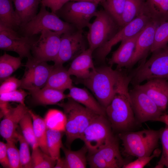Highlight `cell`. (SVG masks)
Wrapping results in <instances>:
<instances>
[{
  "instance_id": "obj_1",
  "label": "cell",
  "mask_w": 168,
  "mask_h": 168,
  "mask_svg": "<svg viewBox=\"0 0 168 168\" xmlns=\"http://www.w3.org/2000/svg\"><path fill=\"white\" fill-rule=\"evenodd\" d=\"M131 80L130 77L121 71L106 66L95 68L82 81L105 109L116 94L129 95L128 86Z\"/></svg>"
},
{
  "instance_id": "obj_2",
  "label": "cell",
  "mask_w": 168,
  "mask_h": 168,
  "mask_svg": "<svg viewBox=\"0 0 168 168\" xmlns=\"http://www.w3.org/2000/svg\"><path fill=\"white\" fill-rule=\"evenodd\" d=\"M57 105L63 108L66 118V145L70 148L75 140H81L84 131L98 114L71 98Z\"/></svg>"
},
{
  "instance_id": "obj_3",
  "label": "cell",
  "mask_w": 168,
  "mask_h": 168,
  "mask_svg": "<svg viewBox=\"0 0 168 168\" xmlns=\"http://www.w3.org/2000/svg\"><path fill=\"white\" fill-rule=\"evenodd\" d=\"M161 129H146L119 134L124 151L127 154L139 157L149 156L157 147Z\"/></svg>"
},
{
  "instance_id": "obj_4",
  "label": "cell",
  "mask_w": 168,
  "mask_h": 168,
  "mask_svg": "<svg viewBox=\"0 0 168 168\" xmlns=\"http://www.w3.org/2000/svg\"><path fill=\"white\" fill-rule=\"evenodd\" d=\"M152 53L149 59H143L133 74L130 82L134 86L155 78L168 80V45Z\"/></svg>"
},
{
  "instance_id": "obj_5",
  "label": "cell",
  "mask_w": 168,
  "mask_h": 168,
  "mask_svg": "<svg viewBox=\"0 0 168 168\" xmlns=\"http://www.w3.org/2000/svg\"><path fill=\"white\" fill-rule=\"evenodd\" d=\"M95 17L88 27L87 36L89 48L93 51L110 40L121 29L104 9L97 11Z\"/></svg>"
},
{
  "instance_id": "obj_6",
  "label": "cell",
  "mask_w": 168,
  "mask_h": 168,
  "mask_svg": "<svg viewBox=\"0 0 168 168\" xmlns=\"http://www.w3.org/2000/svg\"><path fill=\"white\" fill-rule=\"evenodd\" d=\"M105 112L111 127L115 129L126 130L134 123V113L129 95L116 94Z\"/></svg>"
},
{
  "instance_id": "obj_7",
  "label": "cell",
  "mask_w": 168,
  "mask_h": 168,
  "mask_svg": "<svg viewBox=\"0 0 168 168\" xmlns=\"http://www.w3.org/2000/svg\"><path fill=\"white\" fill-rule=\"evenodd\" d=\"M21 27L25 36L29 37L40 33L44 29L63 34L77 29L72 25L62 20L56 13L49 12L42 5L39 13Z\"/></svg>"
},
{
  "instance_id": "obj_8",
  "label": "cell",
  "mask_w": 168,
  "mask_h": 168,
  "mask_svg": "<svg viewBox=\"0 0 168 168\" xmlns=\"http://www.w3.org/2000/svg\"><path fill=\"white\" fill-rule=\"evenodd\" d=\"M98 5L87 2L69 1L56 14L77 30H83L88 27L91 19L95 17Z\"/></svg>"
},
{
  "instance_id": "obj_9",
  "label": "cell",
  "mask_w": 168,
  "mask_h": 168,
  "mask_svg": "<svg viewBox=\"0 0 168 168\" xmlns=\"http://www.w3.org/2000/svg\"><path fill=\"white\" fill-rule=\"evenodd\" d=\"M107 119L106 116L98 115L83 133L81 140L84 142L88 153L98 150L114 138Z\"/></svg>"
},
{
  "instance_id": "obj_10",
  "label": "cell",
  "mask_w": 168,
  "mask_h": 168,
  "mask_svg": "<svg viewBox=\"0 0 168 168\" xmlns=\"http://www.w3.org/2000/svg\"><path fill=\"white\" fill-rule=\"evenodd\" d=\"M39 39L34 41L31 50L33 58L41 62L53 61L59 51L62 32L44 29Z\"/></svg>"
},
{
  "instance_id": "obj_11",
  "label": "cell",
  "mask_w": 168,
  "mask_h": 168,
  "mask_svg": "<svg viewBox=\"0 0 168 168\" xmlns=\"http://www.w3.org/2000/svg\"><path fill=\"white\" fill-rule=\"evenodd\" d=\"M129 93L134 114L139 122L155 121L163 114V112L137 85Z\"/></svg>"
},
{
  "instance_id": "obj_12",
  "label": "cell",
  "mask_w": 168,
  "mask_h": 168,
  "mask_svg": "<svg viewBox=\"0 0 168 168\" xmlns=\"http://www.w3.org/2000/svg\"><path fill=\"white\" fill-rule=\"evenodd\" d=\"M21 80L20 88L30 90L43 88L46 85L53 65L47 62L38 61L33 58L28 59Z\"/></svg>"
},
{
  "instance_id": "obj_13",
  "label": "cell",
  "mask_w": 168,
  "mask_h": 168,
  "mask_svg": "<svg viewBox=\"0 0 168 168\" xmlns=\"http://www.w3.org/2000/svg\"><path fill=\"white\" fill-rule=\"evenodd\" d=\"M87 161L91 168H119L124 165L114 138L98 150L88 153Z\"/></svg>"
},
{
  "instance_id": "obj_14",
  "label": "cell",
  "mask_w": 168,
  "mask_h": 168,
  "mask_svg": "<svg viewBox=\"0 0 168 168\" xmlns=\"http://www.w3.org/2000/svg\"><path fill=\"white\" fill-rule=\"evenodd\" d=\"M83 31L76 29L62 34L58 54L54 61V65H63L87 49Z\"/></svg>"
},
{
  "instance_id": "obj_15",
  "label": "cell",
  "mask_w": 168,
  "mask_h": 168,
  "mask_svg": "<svg viewBox=\"0 0 168 168\" xmlns=\"http://www.w3.org/2000/svg\"><path fill=\"white\" fill-rule=\"evenodd\" d=\"M150 21L148 17L143 14L136 17L122 28L110 40L96 49V57L99 60L104 61L114 46L140 32Z\"/></svg>"
},
{
  "instance_id": "obj_16",
  "label": "cell",
  "mask_w": 168,
  "mask_h": 168,
  "mask_svg": "<svg viewBox=\"0 0 168 168\" xmlns=\"http://www.w3.org/2000/svg\"><path fill=\"white\" fill-rule=\"evenodd\" d=\"M34 41L27 36H22L14 30L0 25V48L16 53L21 58H32L31 50Z\"/></svg>"
},
{
  "instance_id": "obj_17",
  "label": "cell",
  "mask_w": 168,
  "mask_h": 168,
  "mask_svg": "<svg viewBox=\"0 0 168 168\" xmlns=\"http://www.w3.org/2000/svg\"><path fill=\"white\" fill-rule=\"evenodd\" d=\"M29 110L25 105L21 104L14 108L9 106L0 124V135L6 141H12L15 143L18 141V125Z\"/></svg>"
},
{
  "instance_id": "obj_18",
  "label": "cell",
  "mask_w": 168,
  "mask_h": 168,
  "mask_svg": "<svg viewBox=\"0 0 168 168\" xmlns=\"http://www.w3.org/2000/svg\"><path fill=\"white\" fill-rule=\"evenodd\" d=\"M160 24L150 21L146 25L137 40L133 55L127 68L131 67L145 58L150 51L156 29Z\"/></svg>"
},
{
  "instance_id": "obj_19",
  "label": "cell",
  "mask_w": 168,
  "mask_h": 168,
  "mask_svg": "<svg viewBox=\"0 0 168 168\" xmlns=\"http://www.w3.org/2000/svg\"><path fill=\"white\" fill-rule=\"evenodd\" d=\"M163 111L168 105V80L155 78L142 85H137Z\"/></svg>"
},
{
  "instance_id": "obj_20",
  "label": "cell",
  "mask_w": 168,
  "mask_h": 168,
  "mask_svg": "<svg viewBox=\"0 0 168 168\" xmlns=\"http://www.w3.org/2000/svg\"><path fill=\"white\" fill-rule=\"evenodd\" d=\"M93 52L89 48L74 58L68 69L69 74L81 80L87 78L95 68L92 59Z\"/></svg>"
},
{
  "instance_id": "obj_21",
  "label": "cell",
  "mask_w": 168,
  "mask_h": 168,
  "mask_svg": "<svg viewBox=\"0 0 168 168\" xmlns=\"http://www.w3.org/2000/svg\"><path fill=\"white\" fill-rule=\"evenodd\" d=\"M142 30L121 42L119 47L113 53L109 60V63L110 65L116 64L118 68L127 67L133 55L137 40Z\"/></svg>"
},
{
  "instance_id": "obj_22",
  "label": "cell",
  "mask_w": 168,
  "mask_h": 168,
  "mask_svg": "<svg viewBox=\"0 0 168 168\" xmlns=\"http://www.w3.org/2000/svg\"><path fill=\"white\" fill-rule=\"evenodd\" d=\"M69 90L68 98H71L98 114L106 116L105 109L87 89L73 86Z\"/></svg>"
},
{
  "instance_id": "obj_23",
  "label": "cell",
  "mask_w": 168,
  "mask_h": 168,
  "mask_svg": "<svg viewBox=\"0 0 168 168\" xmlns=\"http://www.w3.org/2000/svg\"><path fill=\"white\" fill-rule=\"evenodd\" d=\"M68 69L63 65H53L47 83L44 87L49 88L64 92L72 86V80Z\"/></svg>"
},
{
  "instance_id": "obj_24",
  "label": "cell",
  "mask_w": 168,
  "mask_h": 168,
  "mask_svg": "<svg viewBox=\"0 0 168 168\" xmlns=\"http://www.w3.org/2000/svg\"><path fill=\"white\" fill-rule=\"evenodd\" d=\"M29 91L33 102L38 105L57 104L68 98L67 95L64 92L49 88L43 87Z\"/></svg>"
},
{
  "instance_id": "obj_25",
  "label": "cell",
  "mask_w": 168,
  "mask_h": 168,
  "mask_svg": "<svg viewBox=\"0 0 168 168\" xmlns=\"http://www.w3.org/2000/svg\"><path fill=\"white\" fill-rule=\"evenodd\" d=\"M142 14L159 24L168 21V0H145Z\"/></svg>"
},
{
  "instance_id": "obj_26",
  "label": "cell",
  "mask_w": 168,
  "mask_h": 168,
  "mask_svg": "<svg viewBox=\"0 0 168 168\" xmlns=\"http://www.w3.org/2000/svg\"><path fill=\"white\" fill-rule=\"evenodd\" d=\"M15 11L22 26L31 20L37 14L40 0H12Z\"/></svg>"
},
{
  "instance_id": "obj_27",
  "label": "cell",
  "mask_w": 168,
  "mask_h": 168,
  "mask_svg": "<svg viewBox=\"0 0 168 168\" xmlns=\"http://www.w3.org/2000/svg\"><path fill=\"white\" fill-rule=\"evenodd\" d=\"M0 25L14 30L21 23L14 10L12 0H0Z\"/></svg>"
},
{
  "instance_id": "obj_28",
  "label": "cell",
  "mask_w": 168,
  "mask_h": 168,
  "mask_svg": "<svg viewBox=\"0 0 168 168\" xmlns=\"http://www.w3.org/2000/svg\"><path fill=\"white\" fill-rule=\"evenodd\" d=\"M62 149L65 155L66 168H85L87 161L86 153L88 150L84 145L81 148L73 151L63 146Z\"/></svg>"
},
{
  "instance_id": "obj_29",
  "label": "cell",
  "mask_w": 168,
  "mask_h": 168,
  "mask_svg": "<svg viewBox=\"0 0 168 168\" xmlns=\"http://www.w3.org/2000/svg\"><path fill=\"white\" fill-rule=\"evenodd\" d=\"M29 112L32 118L35 135L39 147L44 152L49 155L47 143L48 128L44 119L31 110H29Z\"/></svg>"
},
{
  "instance_id": "obj_30",
  "label": "cell",
  "mask_w": 168,
  "mask_h": 168,
  "mask_svg": "<svg viewBox=\"0 0 168 168\" xmlns=\"http://www.w3.org/2000/svg\"><path fill=\"white\" fill-rule=\"evenodd\" d=\"M21 58L5 53L0 57V80L2 82L10 77L21 65Z\"/></svg>"
},
{
  "instance_id": "obj_31",
  "label": "cell",
  "mask_w": 168,
  "mask_h": 168,
  "mask_svg": "<svg viewBox=\"0 0 168 168\" xmlns=\"http://www.w3.org/2000/svg\"><path fill=\"white\" fill-rule=\"evenodd\" d=\"M144 2L145 0H126L120 25L121 28L142 14Z\"/></svg>"
},
{
  "instance_id": "obj_32",
  "label": "cell",
  "mask_w": 168,
  "mask_h": 168,
  "mask_svg": "<svg viewBox=\"0 0 168 168\" xmlns=\"http://www.w3.org/2000/svg\"><path fill=\"white\" fill-rule=\"evenodd\" d=\"M44 119L48 129L65 132L66 118L64 112L57 109H49Z\"/></svg>"
},
{
  "instance_id": "obj_33",
  "label": "cell",
  "mask_w": 168,
  "mask_h": 168,
  "mask_svg": "<svg viewBox=\"0 0 168 168\" xmlns=\"http://www.w3.org/2000/svg\"><path fill=\"white\" fill-rule=\"evenodd\" d=\"M64 132L48 129L47 143L49 155L55 160L60 157V150L63 145L62 138Z\"/></svg>"
},
{
  "instance_id": "obj_34",
  "label": "cell",
  "mask_w": 168,
  "mask_h": 168,
  "mask_svg": "<svg viewBox=\"0 0 168 168\" xmlns=\"http://www.w3.org/2000/svg\"><path fill=\"white\" fill-rule=\"evenodd\" d=\"M32 150L31 157L32 168H54L57 160L44 152L39 147Z\"/></svg>"
},
{
  "instance_id": "obj_35",
  "label": "cell",
  "mask_w": 168,
  "mask_h": 168,
  "mask_svg": "<svg viewBox=\"0 0 168 168\" xmlns=\"http://www.w3.org/2000/svg\"><path fill=\"white\" fill-rule=\"evenodd\" d=\"M19 124L22 135L32 149L39 147L35 135L32 118L29 111L21 119Z\"/></svg>"
},
{
  "instance_id": "obj_36",
  "label": "cell",
  "mask_w": 168,
  "mask_h": 168,
  "mask_svg": "<svg viewBox=\"0 0 168 168\" xmlns=\"http://www.w3.org/2000/svg\"><path fill=\"white\" fill-rule=\"evenodd\" d=\"M126 1V0H103L100 3L104 9L116 21L120 26Z\"/></svg>"
},
{
  "instance_id": "obj_37",
  "label": "cell",
  "mask_w": 168,
  "mask_h": 168,
  "mask_svg": "<svg viewBox=\"0 0 168 168\" xmlns=\"http://www.w3.org/2000/svg\"><path fill=\"white\" fill-rule=\"evenodd\" d=\"M168 45V21L161 23L156 29L152 52Z\"/></svg>"
},
{
  "instance_id": "obj_38",
  "label": "cell",
  "mask_w": 168,
  "mask_h": 168,
  "mask_svg": "<svg viewBox=\"0 0 168 168\" xmlns=\"http://www.w3.org/2000/svg\"><path fill=\"white\" fill-rule=\"evenodd\" d=\"M18 141L20 143L19 150L21 168H32L31 157L29 143L25 139L22 133L17 130Z\"/></svg>"
},
{
  "instance_id": "obj_39",
  "label": "cell",
  "mask_w": 168,
  "mask_h": 168,
  "mask_svg": "<svg viewBox=\"0 0 168 168\" xmlns=\"http://www.w3.org/2000/svg\"><path fill=\"white\" fill-rule=\"evenodd\" d=\"M160 139L162 147V155L155 168H161L165 166L168 168V126L166 125L165 128L161 129Z\"/></svg>"
},
{
  "instance_id": "obj_40",
  "label": "cell",
  "mask_w": 168,
  "mask_h": 168,
  "mask_svg": "<svg viewBox=\"0 0 168 168\" xmlns=\"http://www.w3.org/2000/svg\"><path fill=\"white\" fill-rule=\"evenodd\" d=\"M27 94L22 89H17L11 92L0 94V101L6 103L15 102L25 105V100Z\"/></svg>"
},
{
  "instance_id": "obj_41",
  "label": "cell",
  "mask_w": 168,
  "mask_h": 168,
  "mask_svg": "<svg viewBox=\"0 0 168 168\" xmlns=\"http://www.w3.org/2000/svg\"><path fill=\"white\" fill-rule=\"evenodd\" d=\"M12 141H7V154L11 168H21L19 150Z\"/></svg>"
},
{
  "instance_id": "obj_42",
  "label": "cell",
  "mask_w": 168,
  "mask_h": 168,
  "mask_svg": "<svg viewBox=\"0 0 168 168\" xmlns=\"http://www.w3.org/2000/svg\"><path fill=\"white\" fill-rule=\"evenodd\" d=\"M161 153V150L156 148L153 152V154L149 156H143L138 157L135 161L124 164V168H142L147 164L153 158L158 157Z\"/></svg>"
},
{
  "instance_id": "obj_43",
  "label": "cell",
  "mask_w": 168,
  "mask_h": 168,
  "mask_svg": "<svg viewBox=\"0 0 168 168\" xmlns=\"http://www.w3.org/2000/svg\"><path fill=\"white\" fill-rule=\"evenodd\" d=\"M21 80L10 77L3 81L0 86V94L14 91L20 88Z\"/></svg>"
},
{
  "instance_id": "obj_44",
  "label": "cell",
  "mask_w": 168,
  "mask_h": 168,
  "mask_svg": "<svg viewBox=\"0 0 168 168\" xmlns=\"http://www.w3.org/2000/svg\"><path fill=\"white\" fill-rule=\"evenodd\" d=\"M71 0H41V5L49 8L51 12L56 13L62 7Z\"/></svg>"
},
{
  "instance_id": "obj_45",
  "label": "cell",
  "mask_w": 168,
  "mask_h": 168,
  "mask_svg": "<svg viewBox=\"0 0 168 168\" xmlns=\"http://www.w3.org/2000/svg\"><path fill=\"white\" fill-rule=\"evenodd\" d=\"M0 163L4 168H11L6 143L0 142Z\"/></svg>"
},
{
  "instance_id": "obj_46",
  "label": "cell",
  "mask_w": 168,
  "mask_h": 168,
  "mask_svg": "<svg viewBox=\"0 0 168 168\" xmlns=\"http://www.w3.org/2000/svg\"><path fill=\"white\" fill-rule=\"evenodd\" d=\"M55 168H66L65 161L64 157H60L56 161Z\"/></svg>"
},
{
  "instance_id": "obj_47",
  "label": "cell",
  "mask_w": 168,
  "mask_h": 168,
  "mask_svg": "<svg viewBox=\"0 0 168 168\" xmlns=\"http://www.w3.org/2000/svg\"><path fill=\"white\" fill-rule=\"evenodd\" d=\"M155 121L163 122L168 126V114H163L157 119Z\"/></svg>"
},
{
  "instance_id": "obj_48",
  "label": "cell",
  "mask_w": 168,
  "mask_h": 168,
  "mask_svg": "<svg viewBox=\"0 0 168 168\" xmlns=\"http://www.w3.org/2000/svg\"><path fill=\"white\" fill-rule=\"evenodd\" d=\"M103 0H71L70 1H83L95 3L98 5Z\"/></svg>"
}]
</instances>
